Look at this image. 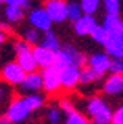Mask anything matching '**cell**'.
I'll return each instance as SVG.
<instances>
[{
  "label": "cell",
  "instance_id": "cell-31",
  "mask_svg": "<svg viewBox=\"0 0 123 124\" xmlns=\"http://www.w3.org/2000/svg\"><path fill=\"white\" fill-rule=\"evenodd\" d=\"M110 124H123V105H120L115 111H112V123Z\"/></svg>",
  "mask_w": 123,
  "mask_h": 124
},
{
  "label": "cell",
  "instance_id": "cell-18",
  "mask_svg": "<svg viewBox=\"0 0 123 124\" xmlns=\"http://www.w3.org/2000/svg\"><path fill=\"white\" fill-rule=\"evenodd\" d=\"M40 38H42V35H40V32L37 29H34L32 26H26L21 29V40L26 41L27 45H38L40 43Z\"/></svg>",
  "mask_w": 123,
  "mask_h": 124
},
{
  "label": "cell",
  "instance_id": "cell-16",
  "mask_svg": "<svg viewBox=\"0 0 123 124\" xmlns=\"http://www.w3.org/2000/svg\"><path fill=\"white\" fill-rule=\"evenodd\" d=\"M3 16H5V21L8 22V26L10 24H19L26 18V10H22L19 7H10V5H7V8L3 10Z\"/></svg>",
  "mask_w": 123,
  "mask_h": 124
},
{
  "label": "cell",
  "instance_id": "cell-36",
  "mask_svg": "<svg viewBox=\"0 0 123 124\" xmlns=\"http://www.w3.org/2000/svg\"><path fill=\"white\" fill-rule=\"evenodd\" d=\"M43 2H50V0H43Z\"/></svg>",
  "mask_w": 123,
  "mask_h": 124
},
{
  "label": "cell",
  "instance_id": "cell-14",
  "mask_svg": "<svg viewBox=\"0 0 123 124\" xmlns=\"http://www.w3.org/2000/svg\"><path fill=\"white\" fill-rule=\"evenodd\" d=\"M96 19L94 16H90V15H83L78 21L74 22V32L77 33L78 37H86V35H91L93 29L96 27Z\"/></svg>",
  "mask_w": 123,
  "mask_h": 124
},
{
  "label": "cell",
  "instance_id": "cell-17",
  "mask_svg": "<svg viewBox=\"0 0 123 124\" xmlns=\"http://www.w3.org/2000/svg\"><path fill=\"white\" fill-rule=\"evenodd\" d=\"M40 46L47 48V49H51V51H59L61 49V41H59L58 35L53 32V30H48V32H43L42 38H40Z\"/></svg>",
  "mask_w": 123,
  "mask_h": 124
},
{
  "label": "cell",
  "instance_id": "cell-33",
  "mask_svg": "<svg viewBox=\"0 0 123 124\" xmlns=\"http://www.w3.org/2000/svg\"><path fill=\"white\" fill-rule=\"evenodd\" d=\"M8 29H10V26H8L7 22H3L2 19H0V30H3V32H7Z\"/></svg>",
  "mask_w": 123,
  "mask_h": 124
},
{
  "label": "cell",
  "instance_id": "cell-1",
  "mask_svg": "<svg viewBox=\"0 0 123 124\" xmlns=\"http://www.w3.org/2000/svg\"><path fill=\"white\" fill-rule=\"evenodd\" d=\"M83 115L93 124H110L112 123V110L104 99L99 95H91L83 103Z\"/></svg>",
  "mask_w": 123,
  "mask_h": 124
},
{
  "label": "cell",
  "instance_id": "cell-5",
  "mask_svg": "<svg viewBox=\"0 0 123 124\" xmlns=\"http://www.w3.org/2000/svg\"><path fill=\"white\" fill-rule=\"evenodd\" d=\"M27 21H29V24L34 29H37L38 32H48V30H51V27H53V21L50 19L47 10H45L43 7L32 8V10L29 11V15H27Z\"/></svg>",
  "mask_w": 123,
  "mask_h": 124
},
{
  "label": "cell",
  "instance_id": "cell-28",
  "mask_svg": "<svg viewBox=\"0 0 123 124\" xmlns=\"http://www.w3.org/2000/svg\"><path fill=\"white\" fill-rule=\"evenodd\" d=\"M104 7L107 15H118L120 13V0H104Z\"/></svg>",
  "mask_w": 123,
  "mask_h": 124
},
{
  "label": "cell",
  "instance_id": "cell-11",
  "mask_svg": "<svg viewBox=\"0 0 123 124\" xmlns=\"http://www.w3.org/2000/svg\"><path fill=\"white\" fill-rule=\"evenodd\" d=\"M80 70L77 67H67L61 70V88L66 91H72L80 84Z\"/></svg>",
  "mask_w": 123,
  "mask_h": 124
},
{
  "label": "cell",
  "instance_id": "cell-37",
  "mask_svg": "<svg viewBox=\"0 0 123 124\" xmlns=\"http://www.w3.org/2000/svg\"><path fill=\"white\" fill-rule=\"evenodd\" d=\"M88 124H93V123H88Z\"/></svg>",
  "mask_w": 123,
  "mask_h": 124
},
{
  "label": "cell",
  "instance_id": "cell-9",
  "mask_svg": "<svg viewBox=\"0 0 123 124\" xmlns=\"http://www.w3.org/2000/svg\"><path fill=\"white\" fill-rule=\"evenodd\" d=\"M110 62H112V57L107 53H94L86 57V67L104 77V73H107L110 69Z\"/></svg>",
  "mask_w": 123,
  "mask_h": 124
},
{
  "label": "cell",
  "instance_id": "cell-7",
  "mask_svg": "<svg viewBox=\"0 0 123 124\" xmlns=\"http://www.w3.org/2000/svg\"><path fill=\"white\" fill-rule=\"evenodd\" d=\"M45 10L53 22L59 24L67 19V2L66 0H50L45 2Z\"/></svg>",
  "mask_w": 123,
  "mask_h": 124
},
{
  "label": "cell",
  "instance_id": "cell-6",
  "mask_svg": "<svg viewBox=\"0 0 123 124\" xmlns=\"http://www.w3.org/2000/svg\"><path fill=\"white\" fill-rule=\"evenodd\" d=\"M42 83H43V91L47 94L53 95L61 88V72L56 67H48L42 72Z\"/></svg>",
  "mask_w": 123,
  "mask_h": 124
},
{
  "label": "cell",
  "instance_id": "cell-32",
  "mask_svg": "<svg viewBox=\"0 0 123 124\" xmlns=\"http://www.w3.org/2000/svg\"><path fill=\"white\" fill-rule=\"evenodd\" d=\"M7 41V32H3V30H0V46Z\"/></svg>",
  "mask_w": 123,
  "mask_h": 124
},
{
  "label": "cell",
  "instance_id": "cell-25",
  "mask_svg": "<svg viewBox=\"0 0 123 124\" xmlns=\"http://www.w3.org/2000/svg\"><path fill=\"white\" fill-rule=\"evenodd\" d=\"M88 123H90L88 118L80 110H75L72 113L66 115V121H64V124H88Z\"/></svg>",
  "mask_w": 123,
  "mask_h": 124
},
{
  "label": "cell",
  "instance_id": "cell-29",
  "mask_svg": "<svg viewBox=\"0 0 123 124\" xmlns=\"http://www.w3.org/2000/svg\"><path fill=\"white\" fill-rule=\"evenodd\" d=\"M109 72L112 75H123V59H112Z\"/></svg>",
  "mask_w": 123,
  "mask_h": 124
},
{
  "label": "cell",
  "instance_id": "cell-22",
  "mask_svg": "<svg viewBox=\"0 0 123 124\" xmlns=\"http://www.w3.org/2000/svg\"><path fill=\"white\" fill-rule=\"evenodd\" d=\"M109 37H110V35H109V32L104 29L102 24H96V27H94L93 32H91V38H93L98 45H102V46L107 43Z\"/></svg>",
  "mask_w": 123,
  "mask_h": 124
},
{
  "label": "cell",
  "instance_id": "cell-21",
  "mask_svg": "<svg viewBox=\"0 0 123 124\" xmlns=\"http://www.w3.org/2000/svg\"><path fill=\"white\" fill-rule=\"evenodd\" d=\"M101 78H102V75L96 73L90 67H83L80 70V84H94L98 81H101Z\"/></svg>",
  "mask_w": 123,
  "mask_h": 124
},
{
  "label": "cell",
  "instance_id": "cell-3",
  "mask_svg": "<svg viewBox=\"0 0 123 124\" xmlns=\"http://www.w3.org/2000/svg\"><path fill=\"white\" fill-rule=\"evenodd\" d=\"M30 115H32V111H30V108L27 107V103L24 102L22 97L11 99L10 103L7 105V111H5V118H7L11 124L24 123V121L29 119Z\"/></svg>",
  "mask_w": 123,
  "mask_h": 124
},
{
  "label": "cell",
  "instance_id": "cell-4",
  "mask_svg": "<svg viewBox=\"0 0 123 124\" xmlns=\"http://www.w3.org/2000/svg\"><path fill=\"white\" fill-rule=\"evenodd\" d=\"M24 77H26V72L19 67V64L16 61L7 62L0 69V78L8 86H19L21 81L24 80Z\"/></svg>",
  "mask_w": 123,
  "mask_h": 124
},
{
  "label": "cell",
  "instance_id": "cell-12",
  "mask_svg": "<svg viewBox=\"0 0 123 124\" xmlns=\"http://www.w3.org/2000/svg\"><path fill=\"white\" fill-rule=\"evenodd\" d=\"M61 51L66 54L70 67L83 69V65L86 64V56H85L82 51H78L74 45H64V46H61Z\"/></svg>",
  "mask_w": 123,
  "mask_h": 124
},
{
  "label": "cell",
  "instance_id": "cell-30",
  "mask_svg": "<svg viewBox=\"0 0 123 124\" xmlns=\"http://www.w3.org/2000/svg\"><path fill=\"white\" fill-rule=\"evenodd\" d=\"M3 3L10 5V7H19L22 10H27L30 7V0H3Z\"/></svg>",
  "mask_w": 123,
  "mask_h": 124
},
{
  "label": "cell",
  "instance_id": "cell-8",
  "mask_svg": "<svg viewBox=\"0 0 123 124\" xmlns=\"http://www.w3.org/2000/svg\"><path fill=\"white\" fill-rule=\"evenodd\" d=\"M19 91L26 94H38L40 91H43V83H42V73L40 72H30L26 73L24 80L18 86Z\"/></svg>",
  "mask_w": 123,
  "mask_h": 124
},
{
  "label": "cell",
  "instance_id": "cell-27",
  "mask_svg": "<svg viewBox=\"0 0 123 124\" xmlns=\"http://www.w3.org/2000/svg\"><path fill=\"white\" fill-rule=\"evenodd\" d=\"M58 107L61 108V111H62L64 115H69V113H72V111H75V110H77L75 103H74L70 99H67V97H62L61 100H59Z\"/></svg>",
  "mask_w": 123,
  "mask_h": 124
},
{
  "label": "cell",
  "instance_id": "cell-24",
  "mask_svg": "<svg viewBox=\"0 0 123 124\" xmlns=\"http://www.w3.org/2000/svg\"><path fill=\"white\" fill-rule=\"evenodd\" d=\"M82 16H83V11H82V8H80V3H77V2L67 3V19H69L70 22L78 21Z\"/></svg>",
  "mask_w": 123,
  "mask_h": 124
},
{
  "label": "cell",
  "instance_id": "cell-2",
  "mask_svg": "<svg viewBox=\"0 0 123 124\" xmlns=\"http://www.w3.org/2000/svg\"><path fill=\"white\" fill-rule=\"evenodd\" d=\"M13 49L16 53V62L19 64L22 70L26 73H30V72H37V62L34 59V53H32V48L30 45H27L26 41H22L21 38L15 41L13 45Z\"/></svg>",
  "mask_w": 123,
  "mask_h": 124
},
{
  "label": "cell",
  "instance_id": "cell-26",
  "mask_svg": "<svg viewBox=\"0 0 123 124\" xmlns=\"http://www.w3.org/2000/svg\"><path fill=\"white\" fill-rule=\"evenodd\" d=\"M10 100H11V88L7 83L0 81V107L10 103Z\"/></svg>",
  "mask_w": 123,
  "mask_h": 124
},
{
  "label": "cell",
  "instance_id": "cell-10",
  "mask_svg": "<svg viewBox=\"0 0 123 124\" xmlns=\"http://www.w3.org/2000/svg\"><path fill=\"white\" fill-rule=\"evenodd\" d=\"M32 53H34V59H35V62H37V67L45 70V69H48V67L54 65V59H56V53L54 51L37 45V46L32 48Z\"/></svg>",
  "mask_w": 123,
  "mask_h": 124
},
{
  "label": "cell",
  "instance_id": "cell-20",
  "mask_svg": "<svg viewBox=\"0 0 123 124\" xmlns=\"http://www.w3.org/2000/svg\"><path fill=\"white\" fill-rule=\"evenodd\" d=\"M22 99H24V102L27 103V107L30 108L32 113L45 105V95H42L40 92L38 94H26V95H22Z\"/></svg>",
  "mask_w": 123,
  "mask_h": 124
},
{
  "label": "cell",
  "instance_id": "cell-23",
  "mask_svg": "<svg viewBox=\"0 0 123 124\" xmlns=\"http://www.w3.org/2000/svg\"><path fill=\"white\" fill-rule=\"evenodd\" d=\"M101 7V0H80V8L83 11V15L93 16Z\"/></svg>",
  "mask_w": 123,
  "mask_h": 124
},
{
  "label": "cell",
  "instance_id": "cell-19",
  "mask_svg": "<svg viewBox=\"0 0 123 124\" xmlns=\"http://www.w3.org/2000/svg\"><path fill=\"white\" fill-rule=\"evenodd\" d=\"M45 121L47 124H62L64 123V113L58 105H51L45 110Z\"/></svg>",
  "mask_w": 123,
  "mask_h": 124
},
{
  "label": "cell",
  "instance_id": "cell-13",
  "mask_svg": "<svg viewBox=\"0 0 123 124\" xmlns=\"http://www.w3.org/2000/svg\"><path fill=\"white\" fill-rule=\"evenodd\" d=\"M102 92L105 95H120L123 94V75H109L102 84Z\"/></svg>",
  "mask_w": 123,
  "mask_h": 124
},
{
  "label": "cell",
  "instance_id": "cell-35",
  "mask_svg": "<svg viewBox=\"0 0 123 124\" xmlns=\"http://www.w3.org/2000/svg\"><path fill=\"white\" fill-rule=\"evenodd\" d=\"M2 3H3V0H0V5H2Z\"/></svg>",
  "mask_w": 123,
  "mask_h": 124
},
{
  "label": "cell",
  "instance_id": "cell-15",
  "mask_svg": "<svg viewBox=\"0 0 123 124\" xmlns=\"http://www.w3.org/2000/svg\"><path fill=\"white\" fill-rule=\"evenodd\" d=\"M102 26H104V29L109 32L110 37L123 33V19L120 18V15H105Z\"/></svg>",
  "mask_w": 123,
  "mask_h": 124
},
{
  "label": "cell",
  "instance_id": "cell-34",
  "mask_svg": "<svg viewBox=\"0 0 123 124\" xmlns=\"http://www.w3.org/2000/svg\"><path fill=\"white\" fill-rule=\"evenodd\" d=\"M0 124H11V123H10V121H8L5 116H3V118H0Z\"/></svg>",
  "mask_w": 123,
  "mask_h": 124
}]
</instances>
